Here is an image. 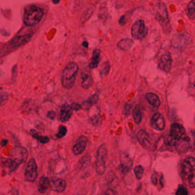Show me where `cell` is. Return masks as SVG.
Returning <instances> with one entry per match:
<instances>
[{"instance_id":"6da1fadb","label":"cell","mask_w":195,"mask_h":195,"mask_svg":"<svg viewBox=\"0 0 195 195\" xmlns=\"http://www.w3.org/2000/svg\"><path fill=\"white\" fill-rule=\"evenodd\" d=\"M153 11L155 20L160 25L163 31L165 33L171 32L170 20L165 4L161 2L157 3L153 6Z\"/></svg>"},{"instance_id":"7a4b0ae2","label":"cell","mask_w":195,"mask_h":195,"mask_svg":"<svg viewBox=\"0 0 195 195\" xmlns=\"http://www.w3.org/2000/svg\"><path fill=\"white\" fill-rule=\"evenodd\" d=\"M78 72V66L74 62L68 63L62 71L61 83L64 88L70 90L73 88Z\"/></svg>"},{"instance_id":"3957f363","label":"cell","mask_w":195,"mask_h":195,"mask_svg":"<svg viewBox=\"0 0 195 195\" xmlns=\"http://www.w3.org/2000/svg\"><path fill=\"white\" fill-rule=\"evenodd\" d=\"M43 10L35 5H30L25 9L24 13V22L28 26H33L38 24L44 17Z\"/></svg>"},{"instance_id":"277c9868","label":"cell","mask_w":195,"mask_h":195,"mask_svg":"<svg viewBox=\"0 0 195 195\" xmlns=\"http://www.w3.org/2000/svg\"><path fill=\"white\" fill-rule=\"evenodd\" d=\"M186 134L185 128L181 125L175 123L171 125L170 132L164 139V142L167 145L175 146L179 140L184 137Z\"/></svg>"},{"instance_id":"5b68a950","label":"cell","mask_w":195,"mask_h":195,"mask_svg":"<svg viewBox=\"0 0 195 195\" xmlns=\"http://www.w3.org/2000/svg\"><path fill=\"white\" fill-rule=\"evenodd\" d=\"M108 156V149L104 144L98 149L95 164V169L98 175H102L106 170V161Z\"/></svg>"},{"instance_id":"8992f818","label":"cell","mask_w":195,"mask_h":195,"mask_svg":"<svg viewBox=\"0 0 195 195\" xmlns=\"http://www.w3.org/2000/svg\"><path fill=\"white\" fill-rule=\"evenodd\" d=\"M148 29L142 20L134 22L131 28V35L136 40H142L146 36Z\"/></svg>"},{"instance_id":"52a82bcc","label":"cell","mask_w":195,"mask_h":195,"mask_svg":"<svg viewBox=\"0 0 195 195\" xmlns=\"http://www.w3.org/2000/svg\"><path fill=\"white\" fill-rule=\"evenodd\" d=\"M10 156L11 159L18 166L27 160L29 156L28 152L24 147L16 146L13 149Z\"/></svg>"},{"instance_id":"ba28073f","label":"cell","mask_w":195,"mask_h":195,"mask_svg":"<svg viewBox=\"0 0 195 195\" xmlns=\"http://www.w3.org/2000/svg\"><path fill=\"white\" fill-rule=\"evenodd\" d=\"M37 167L36 161L31 159L29 161L25 171V180L29 182H34L37 177Z\"/></svg>"},{"instance_id":"9c48e42d","label":"cell","mask_w":195,"mask_h":195,"mask_svg":"<svg viewBox=\"0 0 195 195\" xmlns=\"http://www.w3.org/2000/svg\"><path fill=\"white\" fill-rule=\"evenodd\" d=\"M133 165V161L129 154L125 152L120 154V169L123 175H126L130 172Z\"/></svg>"},{"instance_id":"30bf717a","label":"cell","mask_w":195,"mask_h":195,"mask_svg":"<svg viewBox=\"0 0 195 195\" xmlns=\"http://www.w3.org/2000/svg\"><path fill=\"white\" fill-rule=\"evenodd\" d=\"M195 159L193 157L185 159L181 164L182 173L187 177L191 175H195Z\"/></svg>"},{"instance_id":"8fae6325","label":"cell","mask_w":195,"mask_h":195,"mask_svg":"<svg viewBox=\"0 0 195 195\" xmlns=\"http://www.w3.org/2000/svg\"><path fill=\"white\" fill-rule=\"evenodd\" d=\"M150 126L155 130L161 131L164 129L165 122L163 115L160 113L154 114L150 118Z\"/></svg>"},{"instance_id":"7c38bea8","label":"cell","mask_w":195,"mask_h":195,"mask_svg":"<svg viewBox=\"0 0 195 195\" xmlns=\"http://www.w3.org/2000/svg\"><path fill=\"white\" fill-rule=\"evenodd\" d=\"M172 58L171 54L165 53L162 55L160 58L158 64V68L165 73H169L172 68Z\"/></svg>"},{"instance_id":"4fadbf2b","label":"cell","mask_w":195,"mask_h":195,"mask_svg":"<svg viewBox=\"0 0 195 195\" xmlns=\"http://www.w3.org/2000/svg\"><path fill=\"white\" fill-rule=\"evenodd\" d=\"M82 88L84 90H88L92 85L93 80L91 75V73L88 68H86L82 69Z\"/></svg>"},{"instance_id":"5bb4252c","label":"cell","mask_w":195,"mask_h":195,"mask_svg":"<svg viewBox=\"0 0 195 195\" xmlns=\"http://www.w3.org/2000/svg\"><path fill=\"white\" fill-rule=\"evenodd\" d=\"M175 146L176 150L180 153L187 152L191 148L190 138L187 135H185L184 137L177 141Z\"/></svg>"},{"instance_id":"9a60e30c","label":"cell","mask_w":195,"mask_h":195,"mask_svg":"<svg viewBox=\"0 0 195 195\" xmlns=\"http://www.w3.org/2000/svg\"><path fill=\"white\" fill-rule=\"evenodd\" d=\"M88 142V139L84 136H81L77 139L73 147V151L75 154L82 153L86 149Z\"/></svg>"},{"instance_id":"2e32d148","label":"cell","mask_w":195,"mask_h":195,"mask_svg":"<svg viewBox=\"0 0 195 195\" xmlns=\"http://www.w3.org/2000/svg\"><path fill=\"white\" fill-rule=\"evenodd\" d=\"M137 138L142 147L149 149L151 146L150 136L145 130H140L137 133Z\"/></svg>"},{"instance_id":"e0dca14e","label":"cell","mask_w":195,"mask_h":195,"mask_svg":"<svg viewBox=\"0 0 195 195\" xmlns=\"http://www.w3.org/2000/svg\"><path fill=\"white\" fill-rule=\"evenodd\" d=\"M50 187L53 191L58 193H62L66 189V183L64 180L58 178L53 180L50 182Z\"/></svg>"},{"instance_id":"ac0fdd59","label":"cell","mask_w":195,"mask_h":195,"mask_svg":"<svg viewBox=\"0 0 195 195\" xmlns=\"http://www.w3.org/2000/svg\"><path fill=\"white\" fill-rule=\"evenodd\" d=\"M73 114V110L67 104H65L61 106L60 113V120L61 122H65L68 121Z\"/></svg>"},{"instance_id":"d6986e66","label":"cell","mask_w":195,"mask_h":195,"mask_svg":"<svg viewBox=\"0 0 195 195\" xmlns=\"http://www.w3.org/2000/svg\"><path fill=\"white\" fill-rule=\"evenodd\" d=\"M31 36L29 34L17 36L13 38L11 41H10V45L13 46H20L21 45H24L27 43L31 38Z\"/></svg>"},{"instance_id":"ffe728a7","label":"cell","mask_w":195,"mask_h":195,"mask_svg":"<svg viewBox=\"0 0 195 195\" xmlns=\"http://www.w3.org/2000/svg\"><path fill=\"white\" fill-rule=\"evenodd\" d=\"M145 98L149 104H150L154 108H157L161 105L160 100L156 94L152 92L147 93L145 95Z\"/></svg>"},{"instance_id":"44dd1931","label":"cell","mask_w":195,"mask_h":195,"mask_svg":"<svg viewBox=\"0 0 195 195\" xmlns=\"http://www.w3.org/2000/svg\"><path fill=\"white\" fill-rule=\"evenodd\" d=\"M101 51L99 49H94L92 54L91 61L90 62V69H95L97 68L98 65L100 61Z\"/></svg>"},{"instance_id":"7402d4cb","label":"cell","mask_w":195,"mask_h":195,"mask_svg":"<svg viewBox=\"0 0 195 195\" xmlns=\"http://www.w3.org/2000/svg\"><path fill=\"white\" fill-rule=\"evenodd\" d=\"M133 44H134L133 40H132L131 38H124L118 41L117 44V46L119 49H121L122 50L128 51L131 49Z\"/></svg>"},{"instance_id":"603a6c76","label":"cell","mask_w":195,"mask_h":195,"mask_svg":"<svg viewBox=\"0 0 195 195\" xmlns=\"http://www.w3.org/2000/svg\"><path fill=\"white\" fill-rule=\"evenodd\" d=\"M50 180L48 177L42 176L41 177L38 185V190L41 193H45L50 187Z\"/></svg>"},{"instance_id":"cb8c5ba5","label":"cell","mask_w":195,"mask_h":195,"mask_svg":"<svg viewBox=\"0 0 195 195\" xmlns=\"http://www.w3.org/2000/svg\"><path fill=\"white\" fill-rule=\"evenodd\" d=\"M0 165L5 168H8L12 171L14 170L18 167V165L11 158L0 157Z\"/></svg>"},{"instance_id":"d4e9b609","label":"cell","mask_w":195,"mask_h":195,"mask_svg":"<svg viewBox=\"0 0 195 195\" xmlns=\"http://www.w3.org/2000/svg\"><path fill=\"white\" fill-rule=\"evenodd\" d=\"M99 100V96L97 94H94L90 96L87 100L82 102V106L85 109H88L92 106L96 104Z\"/></svg>"},{"instance_id":"484cf974","label":"cell","mask_w":195,"mask_h":195,"mask_svg":"<svg viewBox=\"0 0 195 195\" xmlns=\"http://www.w3.org/2000/svg\"><path fill=\"white\" fill-rule=\"evenodd\" d=\"M133 118L136 124H139L142 120V108L141 106L138 104L135 106L132 113Z\"/></svg>"},{"instance_id":"4316f807","label":"cell","mask_w":195,"mask_h":195,"mask_svg":"<svg viewBox=\"0 0 195 195\" xmlns=\"http://www.w3.org/2000/svg\"><path fill=\"white\" fill-rule=\"evenodd\" d=\"M195 0H192L187 5L186 14L190 20H194L195 18Z\"/></svg>"},{"instance_id":"83f0119b","label":"cell","mask_w":195,"mask_h":195,"mask_svg":"<svg viewBox=\"0 0 195 195\" xmlns=\"http://www.w3.org/2000/svg\"><path fill=\"white\" fill-rule=\"evenodd\" d=\"M30 134L34 138L37 139L38 141L42 143V144H46L49 142V138L48 136H39L37 133V131L34 129H31L30 130Z\"/></svg>"},{"instance_id":"f1b7e54d","label":"cell","mask_w":195,"mask_h":195,"mask_svg":"<svg viewBox=\"0 0 195 195\" xmlns=\"http://www.w3.org/2000/svg\"><path fill=\"white\" fill-rule=\"evenodd\" d=\"M110 70V65L109 61H106L102 65L100 70V75L102 77H105L109 73Z\"/></svg>"},{"instance_id":"f546056e","label":"cell","mask_w":195,"mask_h":195,"mask_svg":"<svg viewBox=\"0 0 195 195\" xmlns=\"http://www.w3.org/2000/svg\"><path fill=\"white\" fill-rule=\"evenodd\" d=\"M134 173L136 179L140 180L142 179L144 174V168L141 165H137L134 168Z\"/></svg>"},{"instance_id":"4dcf8cb0","label":"cell","mask_w":195,"mask_h":195,"mask_svg":"<svg viewBox=\"0 0 195 195\" xmlns=\"http://www.w3.org/2000/svg\"><path fill=\"white\" fill-rule=\"evenodd\" d=\"M90 160H91V157H90V154H86L82 157L81 160H80L79 163L82 165V167H88L90 163Z\"/></svg>"},{"instance_id":"1f68e13d","label":"cell","mask_w":195,"mask_h":195,"mask_svg":"<svg viewBox=\"0 0 195 195\" xmlns=\"http://www.w3.org/2000/svg\"><path fill=\"white\" fill-rule=\"evenodd\" d=\"M9 94L8 92H4L0 94V107L4 105L8 100Z\"/></svg>"},{"instance_id":"d6a6232c","label":"cell","mask_w":195,"mask_h":195,"mask_svg":"<svg viewBox=\"0 0 195 195\" xmlns=\"http://www.w3.org/2000/svg\"><path fill=\"white\" fill-rule=\"evenodd\" d=\"M67 133V128L65 126L61 125L59 128L58 132L56 134V137L58 138H61L64 137Z\"/></svg>"},{"instance_id":"836d02e7","label":"cell","mask_w":195,"mask_h":195,"mask_svg":"<svg viewBox=\"0 0 195 195\" xmlns=\"http://www.w3.org/2000/svg\"><path fill=\"white\" fill-rule=\"evenodd\" d=\"M188 192L187 188L183 185H180L176 192V195H188Z\"/></svg>"},{"instance_id":"e575fe53","label":"cell","mask_w":195,"mask_h":195,"mask_svg":"<svg viewBox=\"0 0 195 195\" xmlns=\"http://www.w3.org/2000/svg\"><path fill=\"white\" fill-rule=\"evenodd\" d=\"M132 107V104L130 102H126L125 105L124 110V113L126 116H128L129 115L130 112V110Z\"/></svg>"},{"instance_id":"d590c367","label":"cell","mask_w":195,"mask_h":195,"mask_svg":"<svg viewBox=\"0 0 195 195\" xmlns=\"http://www.w3.org/2000/svg\"><path fill=\"white\" fill-rule=\"evenodd\" d=\"M189 187L193 188L195 187V175H191L188 177Z\"/></svg>"},{"instance_id":"8d00e7d4","label":"cell","mask_w":195,"mask_h":195,"mask_svg":"<svg viewBox=\"0 0 195 195\" xmlns=\"http://www.w3.org/2000/svg\"><path fill=\"white\" fill-rule=\"evenodd\" d=\"M70 108H72V109L73 110L77 111L78 110L81 109L82 106V105H80V104L77 103V102H74V103H72L70 105Z\"/></svg>"},{"instance_id":"74e56055","label":"cell","mask_w":195,"mask_h":195,"mask_svg":"<svg viewBox=\"0 0 195 195\" xmlns=\"http://www.w3.org/2000/svg\"><path fill=\"white\" fill-rule=\"evenodd\" d=\"M151 180L152 182L153 183V184L154 185H157V182H158V179H157V176L156 173H154L151 177Z\"/></svg>"},{"instance_id":"f35d334b","label":"cell","mask_w":195,"mask_h":195,"mask_svg":"<svg viewBox=\"0 0 195 195\" xmlns=\"http://www.w3.org/2000/svg\"><path fill=\"white\" fill-rule=\"evenodd\" d=\"M126 23V18H125V16L123 15L120 17L119 20V24L121 26H124Z\"/></svg>"},{"instance_id":"ab89813d","label":"cell","mask_w":195,"mask_h":195,"mask_svg":"<svg viewBox=\"0 0 195 195\" xmlns=\"http://www.w3.org/2000/svg\"><path fill=\"white\" fill-rule=\"evenodd\" d=\"M48 117L49 118H50L51 120H53L54 117H56V113L55 112H54L53 110H51V111H49L48 113Z\"/></svg>"},{"instance_id":"60d3db41","label":"cell","mask_w":195,"mask_h":195,"mask_svg":"<svg viewBox=\"0 0 195 195\" xmlns=\"http://www.w3.org/2000/svg\"><path fill=\"white\" fill-rule=\"evenodd\" d=\"M90 121L94 125H96V124L98 121V117L97 116H94L93 117L90 118Z\"/></svg>"},{"instance_id":"b9f144b4","label":"cell","mask_w":195,"mask_h":195,"mask_svg":"<svg viewBox=\"0 0 195 195\" xmlns=\"http://www.w3.org/2000/svg\"><path fill=\"white\" fill-rule=\"evenodd\" d=\"M8 143V141L7 140H2L1 142V145L2 146H6Z\"/></svg>"},{"instance_id":"7bdbcfd3","label":"cell","mask_w":195,"mask_h":195,"mask_svg":"<svg viewBox=\"0 0 195 195\" xmlns=\"http://www.w3.org/2000/svg\"><path fill=\"white\" fill-rule=\"evenodd\" d=\"M105 193L106 194V195H109V194L113 195V194H114V192L113 191H112V190L109 189V190H107V191H106V192Z\"/></svg>"},{"instance_id":"ee69618b","label":"cell","mask_w":195,"mask_h":195,"mask_svg":"<svg viewBox=\"0 0 195 195\" xmlns=\"http://www.w3.org/2000/svg\"><path fill=\"white\" fill-rule=\"evenodd\" d=\"M83 46H84V47H86V48H88V43L87 42H86V41H84V42H83Z\"/></svg>"},{"instance_id":"f6af8a7d","label":"cell","mask_w":195,"mask_h":195,"mask_svg":"<svg viewBox=\"0 0 195 195\" xmlns=\"http://www.w3.org/2000/svg\"><path fill=\"white\" fill-rule=\"evenodd\" d=\"M60 0H53V2L54 4H58Z\"/></svg>"}]
</instances>
